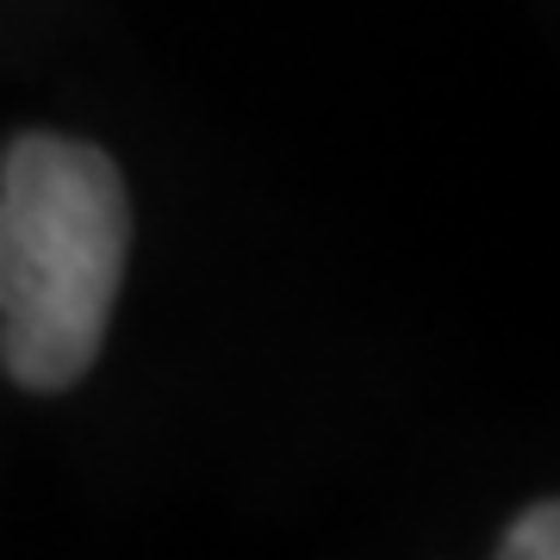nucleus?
<instances>
[{
    "label": "nucleus",
    "mask_w": 560,
    "mask_h": 560,
    "mask_svg": "<svg viewBox=\"0 0 560 560\" xmlns=\"http://www.w3.org/2000/svg\"><path fill=\"white\" fill-rule=\"evenodd\" d=\"M131 206L106 150L20 138L0 162V361L32 393L75 386L106 342Z\"/></svg>",
    "instance_id": "f257e3e1"
},
{
    "label": "nucleus",
    "mask_w": 560,
    "mask_h": 560,
    "mask_svg": "<svg viewBox=\"0 0 560 560\" xmlns=\"http://www.w3.org/2000/svg\"><path fill=\"white\" fill-rule=\"evenodd\" d=\"M499 560H560V511H555V504L523 511L517 529L504 536V555Z\"/></svg>",
    "instance_id": "f03ea898"
}]
</instances>
